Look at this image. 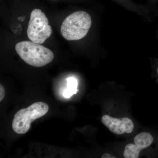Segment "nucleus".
<instances>
[{"label":"nucleus","instance_id":"1","mask_svg":"<svg viewBox=\"0 0 158 158\" xmlns=\"http://www.w3.org/2000/svg\"><path fill=\"white\" fill-rule=\"evenodd\" d=\"M15 49L23 61L34 67L45 66L52 62L54 58L53 53L51 50L32 41L18 43Z\"/></svg>","mask_w":158,"mask_h":158},{"label":"nucleus","instance_id":"2","mask_svg":"<svg viewBox=\"0 0 158 158\" xmlns=\"http://www.w3.org/2000/svg\"><path fill=\"white\" fill-rule=\"evenodd\" d=\"M90 15L84 11H75L67 16L62 23L61 34L67 40H78L85 37L91 27Z\"/></svg>","mask_w":158,"mask_h":158},{"label":"nucleus","instance_id":"3","mask_svg":"<svg viewBox=\"0 0 158 158\" xmlns=\"http://www.w3.org/2000/svg\"><path fill=\"white\" fill-rule=\"evenodd\" d=\"M48 110V105L43 102L34 103L27 108L19 110L12 120V129L19 135L26 134L31 128V123L44 116Z\"/></svg>","mask_w":158,"mask_h":158},{"label":"nucleus","instance_id":"4","mask_svg":"<svg viewBox=\"0 0 158 158\" xmlns=\"http://www.w3.org/2000/svg\"><path fill=\"white\" fill-rule=\"evenodd\" d=\"M52 33V27L48 24V20L45 14L40 9H34L31 14L27 30L29 39L41 44L50 37Z\"/></svg>","mask_w":158,"mask_h":158},{"label":"nucleus","instance_id":"5","mask_svg":"<svg viewBox=\"0 0 158 158\" xmlns=\"http://www.w3.org/2000/svg\"><path fill=\"white\" fill-rule=\"evenodd\" d=\"M152 135L148 132L140 133L134 139V144H128L125 148L123 156L125 158H138L141 150L149 147L153 142Z\"/></svg>","mask_w":158,"mask_h":158},{"label":"nucleus","instance_id":"6","mask_svg":"<svg viewBox=\"0 0 158 158\" xmlns=\"http://www.w3.org/2000/svg\"><path fill=\"white\" fill-rule=\"evenodd\" d=\"M102 121L110 131L116 135H121L125 133L130 134L133 131L134 128L133 121L127 117L118 119L108 115H104L102 117Z\"/></svg>","mask_w":158,"mask_h":158},{"label":"nucleus","instance_id":"7","mask_svg":"<svg viewBox=\"0 0 158 158\" xmlns=\"http://www.w3.org/2000/svg\"><path fill=\"white\" fill-rule=\"evenodd\" d=\"M67 88L64 91L63 95L66 98H69L77 93V81L75 78L70 77L67 79Z\"/></svg>","mask_w":158,"mask_h":158},{"label":"nucleus","instance_id":"8","mask_svg":"<svg viewBox=\"0 0 158 158\" xmlns=\"http://www.w3.org/2000/svg\"><path fill=\"white\" fill-rule=\"evenodd\" d=\"M118 3H120L122 5H125L128 6H134L135 5L133 4L130 0H115Z\"/></svg>","mask_w":158,"mask_h":158},{"label":"nucleus","instance_id":"9","mask_svg":"<svg viewBox=\"0 0 158 158\" xmlns=\"http://www.w3.org/2000/svg\"><path fill=\"white\" fill-rule=\"evenodd\" d=\"M5 90L3 86L0 85V102H2L5 96Z\"/></svg>","mask_w":158,"mask_h":158},{"label":"nucleus","instance_id":"10","mask_svg":"<svg viewBox=\"0 0 158 158\" xmlns=\"http://www.w3.org/2000/svg\"><path fill=\"white\" fill-rule=\"evenodd\" d=\"M115 157L111 155L110 154L106 153L104 154L102 156V158H114Z\"/></svg>","mask_w":158,"mask_h":158},{"label":"nucleus","instance_id":"11","mask_svg":"<svg viewBox=\"0 0 158 158\" xmlns=\"http://www.w3.org/2000/svg\"><path fill=\"white\" fill-rule=\"evenodd\" d=\"M156 72L157 75L158 77V65H157V66H156Z\"/></svg>","mask_w":158,"mask_h":158},{"label":"nucleus","instance_id":"12","mask_svg":"<svg viewBox=\"0 0 158 158\" xmlns=\"http://www.w3.org/2000/svg\"><path fill=\"white\" fill-rule=\"evenodd\" d=\"M151 1H152L153 2H157L158 0H151Z\"/></svg>","mask_w":158,"mask_h":158},{"label":"nucleus","instance_id":"13","mask_svg":"<svg viewBox=\"0 0 158 158\" xmlns=\"http://www.w3.org/2000/svg\"><path fill=\"white\" fill-rule=\"evenodd\" d=\"M51 1H56V0H51Z\"/></svg>","mask_w":158,"mask_h":158}]
</instances>
